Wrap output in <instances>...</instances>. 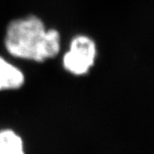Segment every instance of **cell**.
<instances>
[{
	"instance_id": "cell-1",
	"label": "cell",
	"mask_w": 154,
	"mask_h": 154,
	"mask_svg": "<svg viewBox=\"0 0 154 154\" xmlns=\"http://www.w3.org/2000/svg\"><path fill=\"white\" fill-rule=\"evenodd\" d=\"M5 45L9 53L19 58L44 62L60 51V34L56 29L45 28L35 16L11 21L6 29Z\"/></svg>"
},
{
	"instance_id": "cell-2",
	"label": "cell",
	"mask_w": 154,
	"mask_h": 154,
	"mask_svg": "<svg viewBox=\"0 0 154 154\" xmlns=\"http://www.w3.org/2000/svg\"><path fill=\"white\" fill-rule=\"evenodd\" d=\"M96 55L94 40L86 35H78L71 40L69 50L63 56V65L73 75H82L94 66Z\"/></svg>"
},
{
	"instance_id": "cell-3",
	"label": "cell",
	"mask_w": 154,
	"mask_h": 154,
	"mask_svg": "<svg viewBox=\"0 0 154 154\" xmlns=\"http://www.w3.org/2000/svg\"><path fill=\"white\" fill-rule=\"evenodd\" d=\"M24 82L23 73L0 57V91L18 89Z\"/></svg>"
},
{
	"instance_id": "cell-4",
	"label": "cell",
	"mask_w": 154,
	"mask_h": 154,
	"mask_svg": "<svg viewBox=\"0 0 154 154\" xmlns=\"http://www.w3.org/2000/svg\"><path fill=\"white\" fill-rule=\"evenodd\" d=\"M0 154H26L22 137L11 128L0 130Z\"/></svg>"
}]
</instances>
